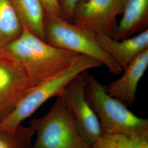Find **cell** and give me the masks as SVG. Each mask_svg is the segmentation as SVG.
<instances>
[{"instance_id": "1", "label": "cell", "mask_w": 148, "mask_h": 148, "mask_svg": "<svg viewBox=\"0 0 148 148\" xmlns=\"http://www.w3.org/2000/svg\"><path fill=\"white\" fill-rule=\"evenodd\" d=\"M0 51L21 64L32 86L66 69L80 56L53 46L24 27L21 34Z\"/></svg>"}, {"instance_id": "2", "label": "cell", "mask_w": 148, "mask_h": 148, "mask_svg": "<svg viewBox=\"0 0 148 148\" xmlns=\"http://www.w3.org/2000/svg\"><path fill=\"white\" fill-rule=\"evenodd\" d=\"M106 88L93 75L87 73L85 96L99 119L102 134L148 136V119L134 115L124 102L109 95Z\"/></svg>"}, {"instance_id": "3", "label": "cell", "mask_w": 148, "mask_h": 148, "mask_svg": "<svg viewBox=\"0 0 148 148\" xmlns=\"http://www.w3.org/2000/svg\"><path fill=\"white\" fill-rule=\"evenodd\" d=\"M102 66L99 60L80 55L68 68L28 90L11 114L0 123V132L13 131L46 101L53 97H58L64 87L76 76Z\"/></svg>"}, {"instance_id": "4", "label": "cell", "mask_w": 148, "mask_h": 148, "mask_svg": "<svg viewBox=\"0 0 148 148\" xmlns=\"http://www.w3.org/2000/svg\"><path fill=\"white\" fill-rule=\"evenodd\" d=\"M45 40L56 47L85 55L99 60L112 74L119 75L123 70L116 60L102 48L97 32L57 16H46Z\"/></svg>"}, {"instance_id": "5", "label": "cell", "mask_w": 148, "mask_h": 148, "mask_svg": "<svg viewBox=\"0 0 148 148\" xmlns=\"http://www.w3.org/2000/svg\"><path fill=\"white\" fill-rule=\"evenodd\" d=\"M36 134L32 148H91L82 137L73 115L59 97L45 116L30 121Z\"/></svg>"}, {"instance_id": "6", "label": "cell", "mask_w": 148, "mask_h": 148, "mask_svg": "<svg viewBox=\"0 0 148 148\" xmlns=\"http://www.w3.org/2000/svg\"><path fill=\"white\" fill-rule=\"evenodd\" d=\"M87 73L83 72L71 79L58 97L69 108L79 132L91 147L102 132L99 119L85 96Z\"/></svg>"}, {"instance_id": "7", "label": "cell", "mask_w": 148, "mask_h": 148, "mask_svg": "<svg viewBox=\"0 0 148 148\" xmlns=\"http://www.w3.org/2000/svg\"><path fill=\"white\" fill-rule=\"evenodd\" d=\"M126 0H86L74 11L75 24L112 36L116 27V18L123 13Z\"/></svg>"}, {"instance_id": "8", "label": "cell", "mask_w": 148, "mask_h": 148, "mask_svg": "<svg viewBox=\"0 0 148 148\" xmlns=\"http://www.w3.org/2000/svg\"><path fill=\"white\" fill-rule=\"evenodd\" d=\"M32 87L21 64L0 51V123L11 114Z\"/></svg>"}, {"instance_id": "9", "label": "cell", "mask_w": 148, "mask_h": 148, "mask_svg": "<svg viewBox=\"0 0 148 148\" xmlns=\"http://www.w3.org/2000/svg\"><path fill=\"white\" fill-rule=\"evenodd\" d=\"M148 66V48L138 55L123 70L121 77L106 87L109 95L132 106L136 98L138 85Z\"/></svg>"}, {"instance_id": "10", "label": "cell", "mask_w": 148, "mask_h": 148, "mask_svg": "<svg viewBox=\"0 0 148 148\" xmlns=\"http://www.w3.org/2000/svg\"><path fill=\"white\" fill-rule=\"evenodd\" d=\"M97 39L102 48L114 59L123 70L138 55L148 48V29L135 36L120 40L97 32Z\"/></svg>"}, {"instance_id": "11", "label": "cell", "mask_w": 148, "mask_h": 148, "mask_svg": "<svg viewBox=\"0 0 148 148\" xmlns=\"http://www.w3.org/2000/svg\"><path fill=\"white\" fill-rule=\"evenodd\" d=\"M122 13L111 36L114 39L131 37L148 29V0H126Z\"/></svg>"}, {"instance_id": "12", "label": "cell", "mask_w": 148, "mask_h": 148, "mask_svg": "<svg viewBox=\"0 0 148 148\" xmlns=\"http://www.w3.org/2000/svg\"><path fill=\"white\" fill-rule=\"evenodd\" d=\"M24 28L46 41V14L40 0H10Z\"/></svg>"}, {"instance_id": "13", "label": "cell", "mask_w": 148, "mask_h": 148, "mask_svg": "<svg viewBox=\"0 0 148 148\" xmlns=\"http://www.w3.org/2000/svg\"><path fill=\"white\" fill-rule=\"evenodd\" d=\"M23 27L10 0H0V51L18 37Z\"/></svg>"}, {"instance_id": "14", "label": "cell", "mask_w": 148, "mask_h": 148, "mask_svg": "<svg viewBox=\"0 0 148 148\" xmlns=\"http://www.w3.org/2000/svg\"><path fill=\"white\" fill-rule=\"evenodd\" d=\"M91 148H148V136L131 137L119 134H101Z\"/></svg>"}, {"instance_id": "15", "label": "cell", "mask_w": 148, "mask_h": 148, "mask_svg": "<svg viewBox=\"0 0 148 148\" xmlns=\"http://www.w3.org/2000/svg\"><path fill=\"white\" fill-rule=\"evenodd\" d=\"M35 134L30 125H20L11 131L0 132V148H32V138Z\"/></svg>"}, {"instance_id": "16", "label": "cell", "mask_w": 148, "mask_h": 148, "mask_svg": "<svg viewBox=\"0 0 148 148\" xmlns=\"http://www.w3.org/2000/svg\"><path fill=\"white\" fill-rule=\"evenodd\" d=\"M86 0H58L60 7L62 11L64 19L73 23V18L76 7L79 3Z\"/></svg>"}, {"instance_id": "17", "label": "cell", "mask_w": 148, "mask_h": 148, "mask_svg": "<svg viewBox=\"0 0 148 148\" xmlns=\"http://www.w3.org/2000/svg\"><path fill=\"white\" fill-rule=\"evenodd\" d=\"M40 1L43 7L46 16H57L64 19L62 11L58 0Z\"/></svg>"}]
</instances>
